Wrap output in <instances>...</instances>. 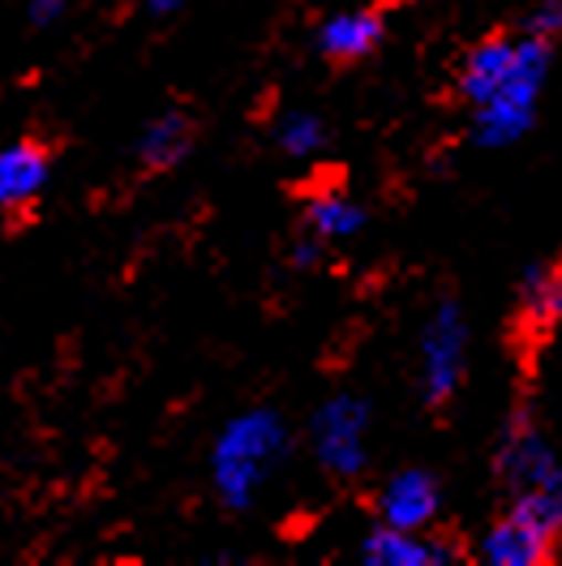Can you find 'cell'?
Wrapping results in <instances>:
<instances>
[{"label":"cell","instance_id":"cell-1","mask_svg":"<svg viewBox=\"0 0 562 566\" xmlns=\"http://www.w3.org/2000/svg\"><path fill=\"white\" fill-rule=\"evenodd\" d=\"M550 77V39L493 35L468 48L459 65V95L472 107V138L486 150L520 142L537 120Z\"/></svg>","mask_w":562,"mask_h":566},{"label":"cell","instance_id":"cell-2","mask_svg":"<svg viewBox=\"0 0 562 566\" xmlns=\"http://www.w3.org/2000/svg\"><path fill=\"white\" fill-rule=\"evenodd\" d=\"M288 455V424L271 408L241 412L211 447V485L228 511H249Z\"/></svg>","mask_w":562,"mask_h":566},{"label":"cell","instance_id":"cell-3","mask_svg":"<svg viewBox=\"0 0 562 566\" xmlns=\"http://www.w3.org/2000/svg\"><path fill=\"white\" fill-rule=\"evenodd\" d=\"M498 472L511 485V511L562 536V460L528 412L502 429Z\"/></svg>","mask_w":562,"mask_h":566},{"label":"cell","instance_id":"cell-4","mask_svg":"<svg viewBox=\"0 0 562 566\" xmlns=\"http://www.w3.org/2000/svg\"><path fill=\"white\" fill-rule=\"evenodd\" d=\"M370 403L361 395H331L310 421V451L326 476L352 481L370 463Z\"/></svg>","mask_w":562,"mask_h":566},{"label":"cell","instance_id":"cell-5","mask_svg":"<svg viewBox=\"0 0 562 566\" xmlns=\"http://www.w3.org/2000/svg\"><path fill=\"white\" fill-rule=\"evenodd\" d=\"M468 374V318L456 301H443L422 326V399L443 408Z\"/></svg>","mask_w":562,"mask_h":566},{"label":"cell","instance_id":"cell-6","mask_svg":"<svg viewBox=\"0 0 562 566\" xmlns=\"http://www.w3.org/2000/svg\"><path fill=\"white\" fill-rule=\"evenodd\" d=\"M383 39H387V22L378 9H340L318 27L314 48L331 65H361L383 48Z\"/></svg>","mask_w":562,"mask_h":566},{"label":"cell","instance_id":"cell-7","mask_svg":"<svg viewBox=\"0 0 562 566\" xmlns=\"http://www.w3.org/2000/svg\"><path fill=\"white\" fill-rule=\"evenodd\" d=\"M438 511H443V490L438 476L425 468H404L378 490V520L391 528L425 532L438 520Z\"/></svg>","mask_w":562,"mask_h":566},{"label":"cell","instance_id":"cell-8","mask_svg":"<svg viewBox=\"0 0 562 566\" xmlns=\"http://www.w3.org/2000/svg\"><path fill=\"white\" fill-rule=\"evenodd\" d=\"M52 185V150L39 138H13L0 146V211L35 207Z\"/></svg>","mask_w":562,"mask_h":566},{"label":"cell","instance_id":"cell-9","mask_svg":"<svg viewBox=\"0 0 562 566\" xmlns=\"http://www.w3.org/2000/svg\"><path fill=\"white\" fill-rule=\"evenodd\" d=\"M554 532L541 528L520 511H507L486 536H481V563L490 566H541L554 549Z\"/></svg>","mask_w":562,"mask_h":566},{"label":"cell","instance_id":"cell-10","mask_svg":"<svg viewBox=\"0 0 562 566\" xmlns=\"http://www.w3.org/2000/svg\"><path fill=\"white\" fill-rule=\"evenodd\" d=\"M194 138H198V129L185 112L168 107V112L150 116L138 134V168L142 172H173L189 159Z\"/></svg>","mask_w":562,"mask_h":566},{"label":"cell","instance_id":"cell-11","mask_svg":"<svg viewBox=\"0 0 562 566\" xmlns=\"http://www.w3.org/2000/svg\"><path fill=\"white\" fill-rule=\"evenodd\" d=\"M361 563L365 566H443V563H451V549H447L443 541H429L425 532L378 524V528L361 541Z\"/></svg>","mask_w":562,"mask_h":566},{"label":"cell","instance_id":"cell-12","mask_svg":"<svg viewBox=\"0 0 562 566\" xmlns=\"http://www.w3.org/2000/svg\"><path fill=\"white\" fill-rule=\"evenodd\" d=\"M305 228L310 237L335 245V241H348L365 228V207L352 202L344 189H322L305 202Z\"/></svg>","mask_w":562,"mask_h":566},{"label":"cell","instance_id":"cell-13","mask_svg":"<svg viewBox=\"0 0 562 566\" xmlns=\"http://www.w3.org/2000/svg\"><path fill=\"white\" fill-rule=\"evenodd\" d=\"M520 314L537 331H545L562 318V262L528 266L524 283H520Z\"/></svg>","mask_w":562,"mask_h":566},{"label":"cell","instance_id":"cell-14","mask_svg":"<svg viewBox=\"0 0 562 566\" xmlns=\"http://www.w3.org/2000/svg\"><path fill=\"white\" fill-rule=\"evenodd\" d=\"M326 138H331L326 120L318 112H305V107L283 112L280 120H275V146L288 159H310V155H318L326 146Z\"/></svg>","mask_w":562,"mask_h":566},{"label":"cell","instance_id":"cell-15","mask_svg":"<svg viewBox=\"0 0 562 566\" xmlns=\"http://www.w3.org/2000/svg\"><path fill=\"white\" fill-rule=\"evenodd\" d=\"M528 35H541V39H559L562 35V0H537L528 9V22H524Z\"/></svg>","mask_w":562,"mask_h":566},{"label":"cell","instance_id":"cell-16","mask_svg":"<svg viewBox=\"0 0 562 566\" xmlns=\"http://www.w3.org/2000/svg\"><path fill=\"white\" fill-rule=\"evenodd\" d=\"M65 13H70V0H27V18L39 31H52Z\"/></svg>","mask_w":562,"mask_h":566},{"label":"cell","instance_id":"cell-17","mask_svg":"<svg viewBox=\"0 0 562 566\" xmlns=\"http://www.w3.org/2000/svg\"><path fill=\"white\" fill-rule=\"evenodd\" d=\"M322 253H326V241H318V237H301V241H296V249H292V266L314 271L318 262H322Z\"/></svg>","mask_w":562,"mask_h":566},{"label":"cell","instance_id":"cell-18","mask_svg":"<svg viewBox=\"0 0 562 566\" xmlns=\"http://www.w3.org/2000/svg\"><path fill=\"white\" fill-rule=\"evenodd\" d=\"M146 4V13H155V18H168V13H176V9H185L189 0H142Z\"/></svg>","mask_w":562,"mask_h":566}]
</instances>
